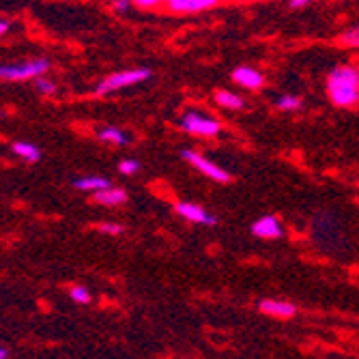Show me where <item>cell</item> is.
Here are the masks:
<instances>
[{"mask_svg":"<svg viewBox=\"0 0 359 359\" xmlns=\"http://www.w3.org/2000/svg\"><path fill=\"white\" fill-rule=\"evenodd\" d=\"M5 357H7V348L0 346V359H5Z\"/></svg>","mask_w":359,"mask_h":359,"instance_id":"26","label":"cell"},{"mask_svg":"<svg viewBox=\"0 0 359 359\" xmlns=\"http://www.w3.org/2000/svg\"><path fill=\"white\" fill-rule=\"evenodd\" d=\"M161 3H164V0H132V5H136L138 9H155Z\"/></svg>","mask_w":359,"mask_h":359,"instance_id":"22","label":"cell"},{"mask_svg":"<svg viewBox=\"0 0 359 359\" xmlns=\"http://www.w3.org/2000/svg\"><path fill=\"white\" fill-rule=\"evenodd\" d=\"M100 140H104V142H110V144H118V147H123V144H127L129 142V136L123 132V129H118V127H106V129H102L100 134Z\"/></svg>","mask_w":359,"mask_h":359,"instance_id":"14","label":"cell"},{"mask_svg":"<svg viewBox=\"0 0 359 359\" xmlns=\"http://www.w3.org/2000/svg\"><path fill=\"white\" fill-rule=\"evenodd\" d=\"M108 185H110V181L106 177H80L74 181V187L82 189V191H97V189H104Z\"/></svg>","mask_w":359,"mask_h":359,"instance_id":"13","label":"cell"},{"mask_svg":"<svg viewBox=\"0 0 359 359\" xmlns=\"http://www.w3.org/2000/svg\"><path fill=\"white\" fill-rule=\"evenodd\" d=\"M243 3H256V0H243Z\"/></svg>","mask_w":359,"mask_h":359,"instance_id":"27","label":"cell"},{"mask_svg":"<svg viewBox=\"0 0 359 359\" xmlns=\"http://www.w3.org/2000/svg\"><path fill=\"white\" fill-rule=\"evenodd\" d=\"M129 3H132V0H112V7L116 13H125L129 9Z\"/></svg>","mask_w":359,"mask_h":359,"instance_id":"23","label":"cell"},{"mask_svg":"<svg viewBox=\"0 0 359 359\" xmlns=\"http://www.w3.org/2000/svg\"><path fill=\"white\" fill-rule=\"evenodd\" d=\"M69 295L76 304H88L90 302V292L84 286H72L69 288Z\"/></svg>","mask_w":359,"mask_h":359,"instance_id":"18","label":"cell"},{"mask_svg":"<svg viewBox=\"0 0 359 359\" xmlns=\"http://www.w3.org/2000/svg\"><path fill=\"white\" fill-rule=\"evenodd\" d=\"M314 0H290V9H304L308 5H312Z\"/></svg>","mask_w":359,"mask_h":359,"instance_id":"24","label":"cell"},{"mask_svg":"<svg viewBox=\"0 0 359 359\" xmlns=\"http://www.w3.org/2000/svg\"><path fill=\"white\" fill-rule=\"evenodd\" d=\"M252 235L260 239H278L282 237V224L273 215H265L252 224Z\"/></svg>","mask_w":359,"mask_h":359,"instance_id":"7","label":"cell"},{"mask_svg":"<svg viewBox=\"0 0 359 359\" xmlns=\"http://www.w3.org/2000/svg\"><path fill=\"white\" fill-rule=\"evenodd\" d=\"M97 231H102L106 235H121L125 228L121 224H100V226H97Z\"/></svg>","mask_w":359,"mask_h":359,"instance_id":"21","label":"cell"},{"mask_svg":"<svg viewBox=\"0 0 359 359\" xmlns=\"http://www.w3.org/2000/svg\"><path fill=\"white\" fill-rule=\"evenodd\" d=\"M342 46H348V48H359V26L357 28H351L346 32H342L340 39H338Z\"/></svg>","mask_w":359,"mask_h":359,"instance_id":"17","label":"cell"},{"mask_svg":"<svg viewBox=\"0 0 359 359\" xmlns=\"http://www.w3.org/2000/svg\"><path fill=\"white\" fill-rule=\"evenodd\" d=\"M219 0H166V5L172 13H198L211 9Z\"/></svg>","mask_w":359,"mask_h":359,"instance_id":"8","label":"cell"},{"mask_svg":"<svg viewBox=\"0 0 359 359\" xmlns=\"http://www.w3.org/2000/svg\"><path fill=\"white\" fill-rule=\"evenodd\" d=\"M140 170V164L136 159H123L121 164H118V172H123L125 177H129V175H136Z\"/></svg>","mask_w":359,"mask_h":359,"instance_id":"19","label":"cell"},{"mask_svg":"<svg viewBox=\"0 0 359 359\" xmlns=\"http://www.w3.org/2000/svg\"><path fill=\"white\" fill-rule=\"evenodd\" d=\"M258 310L269 316H278V318H290L297 314V308L288 304V302H278V299H263L258 302Z\"/></svg>","mask_w":359,"mask_h":359,"instance_id":"9","label":"cell"},{"mask_svg":"<svg viewBox=\"0 0 359 359\" xmlns=\"http://www.w3.org/2000/svg\"><path fill=\"white\" fill-rule=\"evenodd\" d=\"M327 93L340 108H351L359 102V67L340 65L327 78Z\"/></svg>","mask_w":359,"mask_h":359,"instance_id":"1","label":"cell"},{"mask_svg":"<svg viewBox=\"0 0 359 359\" xmlns=\"http://www.w3.org/2000/svg\"><path fill=\"white\" fill-rule=\"evenodd\" d=\"M233 80L237 84L245 86V88H260V86L265 84L263 74H260L258 69H254V67H237L233 72Z\"/></svg>","mask_w":359,"mask_h":359,"instance_id":"11","label":"cell"},{"mask_svg":"<svg viewBox=\"0 0 359 359\" xmlns=\"http://www.w3.org/2000/svg\"><path fill=\"white\" fill-rule=\"evenodd\" d=\"M50 69V60L48 58H35L28 62L20 65H0V80H28V78H37L43 76Z\"/></svg>","mask_w":359,"mask_h":359,"instance_id":"3","label":"cell"},{"mask_svg":"<svg viewBox=\"0 0 359 359\" xmlns=\"http://www.w3.org/2000/svg\"><path fill=\"white\" fill-rule=\"evenodd\" d=\"M177 213L191 222V224H207V226H215L217 224V217L207 213L201 205H194V203H179L177 205Z\"/></svg>","mask_w":359,"mask_h":359,"instance_id":"6","label":"cell"},{"mask_svg":"<svg viewBox=\"0 0 359 359\" xmlns=\"http://www.w3.org/2000/svg\"><path fill=\"white\" fill-rule=\"evenodd\" d=\"M181 129L187 134H194V136H205V138H211V136H217L219 134V121L207 116V114H198V112H187L181 116Z\"/></svg>","mask_w":359,"mask_h":359,"instance_id":"4","label":"cell"},{"mask_svg":"<svg viewBox=\"0 0 359 359\" xmlns=\"http://www.w3.org/2000/svg\"><path fill=\"white\" fill-rule=\"evenodd\" d=\"M9 30V22H5V20H0V37L5 35V32Z\"/></svg>","mask_w":359,"mask_h":359,"instance_id":"25","label":"cell"},{"mask_svg":"<svg viewBox=\"0 0 359 359\" xmlns=\"http://www.w3.org/2000/svg\"><path fill=\"white\" fill-rule=\"evenodd\" d=\"M181 157L187 161V164H191V166H194L196 170H198V172H203L205 177H209V179L217 181V183H228V181L233 179V177H231V172H226L224 168L215 166L213 161H209L205 155L196 153V151L185 149V151H181Z\"/></svg>","mask_w":359,"mask_h":359,"instance_id":"5","label":"cell"},{"mask_svg":"<svg viewBox=\"0 0 359 359\" xmlns=\"http://www.w3.org/2000/svg\"><path fill=\"white\" fill-rule=\"evenodd\" d=\"M151 78V69H127V72H118V74H112L108 78H104L100 84H97V95H110V93H116L121 88H127L132 84H140L144 80Z\"/></svg>","mask_w":359,"mask_h":359,"instance_id":"2","label":"cell"},{"mask_svg":"<svg viewBox=\"0 0 359 359\" xmlns=\"http://www.w3.org/2000/svg\"><path fill=\"white\" fill-rule=\"evenodd\" d=\"M215 104L226 108V110H241L245 106V102L241 100V97L231 93V90H217L215 93Z\"/></svg>","mask_w":359,"mask_h":359,"instance_id":"12","label":"cell"},{"mask_svg":"<svg viewBox=\"0 0 359 359\" xmlns=\"http://www.w3.org/2000/svg\"><path fill=\"white\" fill-rule=\"evenodd\" d=\"M35 86H37V90L43 93V95H52V93L56 90V84H54L52 80L43 78V76H37V78H35Z\"/></svg>","mask_w":359,"mask_h":359,"instance_id":"20","label":"cell"},{"mask_svg":"<svg viewBox=\"0 0 359 359\" xmlns=\"http://www.w3.org/2000/svg\"><path fill=\"white\" fill-rule=\"evenodd\" d=\"M276 106L280 110H299L302 108V100H299V97H295V95H284V97H280V100L276 102Z\"/></svg>","mask_w":359,"mask_h":359,"instance_id":"16","label":"cell"},{"mask_svg":"<svg viewBox=\"0 0 359 359\" xmlns=\"http://www.w3.org/2000/svg\"><path fill=\"white\" fill-rule=\"evenodd\" d=\"M13 153L20 155V157L26 159V161H32V164L41 159V151H39L35 144H32V142H15V144H13Z\"/></svg>","mask_w":359,"mask_h":359,"instance_id":"15","label":"cell"},{"mask_svg":"<svg viewBox=\"0 0 359 359\" xmlns=\"http://www.w3.org/2000/svg\"><path fill=\"white\" fill-rule=\"evenodd\" d=\"M95 203L100 205H106V207H118V205H125L127 203V191L121 189V187H104V189H97L95 191Z\"/></svg>","mask_w":359,"mask_h":359,"instance_id":"10","label":"cell"}]
</instances>
